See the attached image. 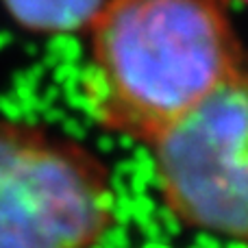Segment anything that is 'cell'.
<instances>
[{
    "mask_svg": "<svg viewBox=\"0 0 248 248\" xmlns=\"http://www.w3.org/2000/svg\"><path fill=\"white\" fill-rule=\"evenodd\" d=\"M244 63L222 0H107L81 92L98 126L150 144Z\"/></svg>",
    "mask_w": 248,
    "mask_h": 248,
    "instance_id": "obj_1",
    "label": "cell"
},
{
    "mask_svg": "<svg viewBox=\"0 0 248 248\" xmlns=\"http://www.w3.org/2000/svg\"><path fill=\"white\" fill-rule=\"evenodd\" d=\"M113 216L100 157L33 124L0 120V248H96Z\"/></svg>",
    "mask_w": 248,
    "mask_h": 248,
    "instance_id": "obj_2",
    "label": "cell"
},
{
    "mask_svg": "<svg viewBox=\"0 0 248 248\" xmlns=\"http://www.w3.org/2000/svg\"><path fill=\"white\" fill-rule=\"evenodd\" d=\"M148 146L172 218L248 248V61Z\"/></svg>",
    "mask_w": 248,
    "mask_h": 248,
    "instance_id": "obj_3",
    "label": "cell"
},
{
    "mask_svg": "<svg viewBox=\"0 0 248 248\" xmlns=\"http://www.w3.org/2000/svg\"><path fill=\"white\" fill-rule=\"evenodd\" d=\"M7 16L35 35L90 31L107 0H0Z\"/></svg>",
    "mask_w": 248,
    "mask_h": 248,
    "instance_id": "obj_4",
    "label": "cell"
},
{
    "mask_svg": "<svg viewBox=\"0 0 248 248\" xmlns=\"http://www.w3.org/2000/svg\"><path fill=\"white\" fill-rule=\"evenodd\" d=\"M237 2H244V4H248V0H237Z\"/></svg>",
    "mask_w": 248,
    "mask_h": 248,
    "instance_id": "obj_5",
    "label": "cell"
}]
</instances>
